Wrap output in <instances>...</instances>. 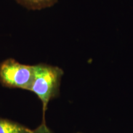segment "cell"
<instances>
[{"instance_id": "4", "label": "cell", "mask_w": 133, "mask_h": 133, "mask_svg": "<svg viewBox=\"0 0 133 133\" xmlns=\"http://www.w3.org/2000/svg\"><path fill=\"white\" fill-rule=\"evenodd\" d=\"M20 4L30 9H41L50 7L57 0H17Z\"/></svg>"}, {"instance_id": "3", "label": "cell", "mask_w": 133, "mask_h": 133, "mask_svg": "<svg viewBox=\"0 0 133 133\" xmlns=\"http://www.w3.org/2000/svg\"><path fill=\"white\" fill-rule=\"evenodd\" d=\"M31 131L22 124L0 118V133H30Z\"/></svg>"}, {"instance_id": "1", "label": "cell", "mask_w": 133, "mask_h": 133, "mask_svg": "<svg viewBox=\"0 0 133 133\" xmlns=\"http://www.w3.org/2000/svg\"><path fill=\"white\" fill-rule=\"evenodd\" d=\"M63 74L64 71L58 66L45 64L34 65V76L29 91L34 92L42 102L44 116L48 103L59 94Z\"/></svg>"}, {"instance_id": "2", "label": "cell", "mask_w": 133, "mask_h": 133, "mask_svg": "<svg viewBox=\"0 0 133 133\" xmlns=\"http://www.w3.org/2000/svg\"><path fill=\"white\" fill-rule=\"evenodd\" d=\"M34 76V65L21 64L8 59L0 64V83L11 88L29 90Z\"/></svg>"}, {"instance_id": "5", "label": "cell", "mask_w": 133, "mask_h": 133, "mask_svg": "<svg viewBox=\"0 0 133 133\" xmlns=\"http://www.w3.org/2000/svg\"><path fill=\"white\" fill-rule=\"evenodd\" d=\"M30 133H53L52 131L46 126L44 121L38 127L35 129L34 130H31Z\"/></svg>"}]
</instances>
